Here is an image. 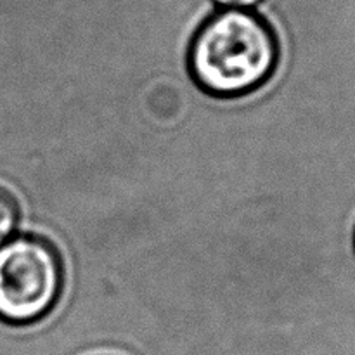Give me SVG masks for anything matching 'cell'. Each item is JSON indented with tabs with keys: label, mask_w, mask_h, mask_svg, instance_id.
<instances>
[{
	"label": "cell",
	"mask_w": 355,
	"mask_h": 355,
	"mask_svg": "<svg viewBox=\"0 0 355 355\" xmlns=\"http://www.w3.org/2000/svg\"><path fill=\"white\" fill-rule=\"evenodd\" d=\"M215 2L220 3V6H224V7H229V9H243V10H245L246 7L257 6L260 0H215Z\"/></svg>",
	"instance_id": "obj_4"
},
{
	"label": "cell",
	"mask_w": 355,
	"mask_h": 355,
	"mask_svg": "<svg viewBox=\"0 0 355 355\" xmlns=\"http://www.w3.org/2000/svg\"><path fill=\"white\" fill-rule=\"evenodd\" d=\"M62 288V257L47 238L21 234L0 248V321L38 322L58 305Z\"/></svg>",
	"instance_id": "obj_2"
},
{
	"label": "cell",
	"mask_w": 355,
	"mask_h": 355,
	"mask_svg": "<svg viewBox=\"0 0 355 355\" xmlns=\"http://www.w3.org/2000/svg\"><path fill=\"white\" fill-rule=\"evenodd\" d=\"M279 42L267 21L250 10L208 17L187 52L191 78L217 99H234L266 85L279 64Z\"/></svg>",
	"instance_id": "obj_1"
},
{
	"label": "cell",
	"mask_w": 355,
	"mask_h": 355,
	"mask_svg": "<svg viewBox=\"0 0 355 355\" xmlns=\"http://www.w3.org/2000/svg\"><path fill=\"white\" fill-rule=\"evenodd\" d=\"M17 225H19V207L16 198L9 191L0 187V248L9 239H12Z\"/></svg>",
	"instance_id": "obj_3"
}]
</instances>
